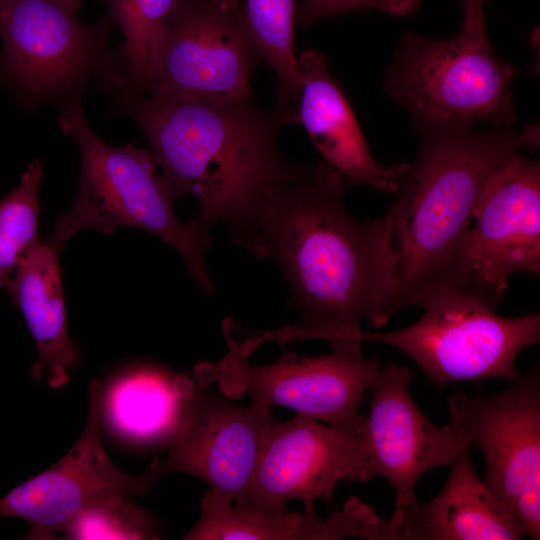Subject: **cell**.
Masks as SVG:
<instances>
[{"label": "cell", "mask_w": 540, "mask_h": 540, "mask_svg": "<svg viewBox=\"0 0 540 540\" xmlns=\"http://www.w3.org/2000/svg\"><path fill=\"white\" fill-rule=\"evenodd\" d=\"M349 185L322 160L262 203L239 245L280 267L301 324L249 339L252 347L318 338L332 350L362 353L361 323L380 328L397 313L390 217L355 220L344 204Z\"/></svg>", "instance_id": "6da1fadb"}, {"label": "cell", "mask_w": 540, "mask_h": 540, "mask_svg": "<svg viewBox=\"0 0 540 540\" xmlns=\"http://www.w3.org/2000/svg\"><path fill=\"white\" fill-rule=\"evenodd\" d=\"M118 108L148 139L176 199L193 196L208 228L222 222L239 244L265 199L296 179L305 164L278 148L283 127L298 113L257 108L252 99L196 100L145 94L114 95Z\"/></svg>", "instance_id": "7a4b0ae2"}, {"label": "cell", "mask_w": 540, "mask_h": 540, "mask_svg": "<svg viewBox=\"0 0 540 540\" xmlns=\"http://www.w3.org/2000/svg\"><path fill=\"white\" fill-rule=\"evenodd\" d=\"M419 148L408 163L386 213L397 256V312L416 305L418 295L447 268L469 228L490 177L523 148L536 150V124L517 131L496 128L417 130Z\"/></svg>", "instance_id": "3957f363"}, {"label": "cell", "mask_w": 540, "mask_h": 540, "mask_svg": "<svg viewBox=\"0 0 540 540\" xmlns=\"http://www.w3.org/2000/svg\"><path fill=\"white\" fill-rule=\"evenodd\" d=\"M60 129L78 144L81 155L79 192L68 212L58 216L49 243L58 251L81 230L107 234L119 227H133L161 238L184 259L198 285L213 294L205 255L212 245L210 228L196 217L177 219L174 190L158 172L150 150L134 144L113 147L93 132L81 101L61 108Z\"/></svg>", "instance_id": "277c9868"}, {"label": "cell", "mask_w": 540, "mask_h": 540, "mask_svg": "<svg viewBox=\"0 0 540 540\" xmlns=\"http://www.w3.org/2000/svg\"><path fill=\"white\" fill-rule=\"evenodd\" d=\"M109 19L81 22L53 0H0V83L23 107L81 101L92 85L127 88L124 46H108Z\"/></svg>", "instance_id": "5b68a950"}, {"label": "cell", "mask_w": 540, "mask_h": 540, "mask_svg": "<svg viewBox=\"0 0 540 540\" xmlns=\"http://www.w3.org/2000/svg\"><path fill=\"white\" fill-rule=\"evenodd\" d=\"M517 68L500 60L488 35L460 32L429 39L405 32L384 80L386 93L417 130L473 128L482 122L510 128L517 121L512 82Z\"/></svg>", "instance_id": "8992f818"}, {"label": "cell", "mask_w": 540, "mask_h": 540, "mask_svg": "<svg viewBox=\"0 0 540 540\" xmlns=\"http://www.w3.org/2000/svg\"><path fill=\"white\" fill-rule=\"evenodd\" d=\"M416 305L424 311L413 324L362 334L407 355L436 385L491 378L515 380V361L540 341V316L503 317L483 298L445 282L427 285Z\"/></svg>", "instance_id": "52a82bcc"}, {"label": "cell", "mask_w": 540, "mask_h": 540, "mask_svg": "<svg viewBox=\"0 0 540 540\" xmlns=\"http://www.w3.org/2000/svg\"><path fill=\"white\" fill-rule=\"evenodd\" d=\"M517 272L540 273V161L520 153L490 177L469 228L432 283L452 284L495 308Z\"/></svg>", "instance_id": "ba28073f"}, {"label": "cell", "mask_w": 540, "mask_h": 540, "mask_svg": "<svg viewBox=\"0 0 540 540\" xmlns=\"http://www.w3.org/2000/svg\"><path fill=\"white\" fill-rule=\"evenodd\" d=\"M505 390L449 399V423L486 462L484 483L525 534L540 538V371L533 367Z\"/></svg>", "instance_id": "9c48e42d"}, {"label": "cell", "mask_w": 540, "mask_h": 540, "mask_svg": "<svg viewBox=\"0 0 540 540\" xmlns=\"http://www.w3.org/2000/svg\"><path fill=\"white\" fill-rule=\"evenodd\" d=\"M259 62L241 4L224 7L212 0H179L167 20L148 94L250 100Z\"/></svg>", "instance_id": "30bf717a"}, {"label": "cell", "mask_w": 540, "mask_h": 540, "mask_svg": "<svg viewBox=\"0 0 540 540\" xmlns=\"http://www.w3.org/2000/svg\"><path fill=\"white\" fill-rule=\"evenodd\" d=\"M229 347L218 364H211L213 380L228 398L249 395L253 403L283 406L332 427L362 431L365 416L359 408L381 368L376 357L343 350L318 357L287 352L273 364L256 366L234 345Z\"/></svg>", "instance_id": "8fae6325"}, {"label": "cell", "mask_w": 540, "mask_h": 540, "mask_svg": "<svg viewBox=\"0 0 540 540\" xmlns=\"http://www.w3.org/2000/svg\"><path fill=\"white\" fill-rule=\"evenodd\" d=\"M211 364L187 372L181 413L170 437L164 473L186 472L207 482L213 493L239 505L255 469L270 407H241L212 392Z\"/></svg>", "instance_id": "7c38bea8"}, {"label": "cell", "mask_w": 540, "mask_h": 540, "mask_svg": "<svg viewBox=\"0 0 540 540\" xmlns=\"http://www.w3.org/2000/svg\"><path fill=\"white\" fill-rule=\"evenodd\" d=\"M373 478L362 431L321 424L296 413L267 427L262 448L241 503L235 507L281 514L285 503L329 501L338 482Z\"/></svg>", "instance_id": "4fadbf2b"}, {"label": "cell", "mask_w": 540, "mask_h": 540, "mask_svg": "<svg viewBox=\"0 0 540 540\" xmlns=\"http://www.w3.org/2000/svg\"><path fill=\"white\" fill-rule=\"evenodd\" d=\"M99 382L89 385V410L84 429L69 451L53 466L11 490L0 499V518L29 522L28 539H54L77 514L109 499H129L147 493L164 474L155 459L142 474L121 470L101 441Z\"/></svg>", "instance_id": "5bb4252c"}, {"label": "cell", "mask_w": 540, "mask_h": 540, "mask_svg": "<svg viewBox=\"0 0 540 540\" xmlns=\"http://www.w3.org/2000/svg\"><path fill=\"white\" fill-rule=\"evenodd\" d=\"M410 381L404 365L381 367L369 387L362 428L372 476L384 477L395 489L394 511L417 500L416 485L425 473L472 449L450 423L437 427L428 420L410 395Z\"/></svg>", "instance_id": "9a60e30c"}, {"label": "cell", "mask_w": 540, "mask_h": 540, "mask_svg": "<svg viewBox=\"0 0 540 540\" xmlns=\"http://www.w3.org/2000/svg\"><path fill=\"white\" fill-rule=\"evenodd\" d=\"M298 58V120L323 160L349 184L395 193L408 163L380 164L372 155L325 54L308 48Z\"/></svg>", "instance_id": "2e32d148"}, {"label": "cell", "mask_w": 540, "mask_h": 540, "mask_svg": "<svg viewBox=\"0 0 540 540\" xmlns=\"http://www.w3.org/2000/svg\"><path fill=\"white\" fill-rule=\"evenodd\" d=\"M201 516L187 533L188 540H399L394 516L383 519L368 504L350 497L342 510L320 519L314 504L303 512L267 514L232 506L212 491L202 498Z\"/></svg>", "instance_id": "e0dca14e"}, {"label": "cell", "mask_w": 540, "mask_h": 540, "mask_svg": "<svg viewBox=\"0 0 540 540\" xmlns=\"http://www.w3.org/2000/svg\"><path fill=\"white\" fill-rule=\"evenodd\" d=\"M471 449L450 464L445 485L432 500L394 511L399 540H518L525 534L507 505L481 480Z\"/></svg>", "instance_id": "ac0fdd59"}, {"label": "cell", "mask_w": 540, "mask_h": 540, "mask_svg": "<svg viewBox=\"0 0 540 540\" xmlns=\"http://www.w3.org/2000/svg\"><path fill=\"white\" fill-rule=\"evenodd\" d=\"M58 250L38 241L21 260L5 288L20 308L37 348L31 379L46 378L49 387L66 385L80 361L77 345L67 332Z\"/></svg>", "instance_id": "d6986e66"}, {"label": "cell", "mask_w": 540, "mask_h": 540, "mask_svg": "<svg viewBox=\"0 0 540 540\" xmlns=\"http://www.w3.org/2000/svg\"><path fill=\"white\" fill-rule=\"evenodd\" d=\"M187 372L179 375L156 367H139L112 380L99 392V412L110 430L137 444H166L177 425Z\"/></svg>", "instance_id": "ffe728a7"}, {"label": "cell", "mask_w": 540, "mask_h": 540, "mask_svg": "<svg viewBox=\"0 0 540 540\" xmlns=\"http://www.w3.org/2000/svg\"><path fill=\"white\" fill-rule=\"evenodd\" d=\"M246 28L276 75V108L297 112L301 72L295 53V0H242Z\"/></svg>", "instance_id": "44dd1931"}, {"label": "cell", "mask_w": 540, "mask_h": 540, "mask_svg": "<svg viewBox=\"0 0 540 540\" xmlns=\"http://www.w3.org/2000/svg\"><path fill=\"white\" fill-rule=\"evenodd\" d=\"M179 0H108L110 18L122 31L128 66L126 94L148 93L167 20ZM118 94V93H117Z\"/></svg>", "instance_id": "7402d4cb"}, {"label": "cell", "mask_w": 540, "mask_h": 540, "mask_svg": "<svg viewBox=\"0 0 540 540\" xmlns=\"http://www.w3.org/2000/svg\"><path fill=\"white\" fill-rule=\"evenodd\" d=\"M43 167L34 160L19 184L0 200V287H5L21 260L38 241L39 189Z\"/></svg>", "instance_id": "603a6c76"}, {"label": "cell", "mask_w": 540, "mask_h": 540, "mask_svg": "<svg viewBox=\"0 0 540 540\" xmlns=\"http://www.w3.org/2000/svg\"><path fill=\"white\" fill-rule=\"evenodd\" d=\"M63 539H152L146 513L128 502L115 498L89 506L61 530Z\"/></svg>", "instance_id": "cb8c5ba5"}, {"label": "cell", "mask_w": 540, "mask_h": 540, "mask_svg": "<svg viewBox=\"0 0 540 540\" xmlns=\"http://www.w3.org/2000/svg\"><path fill=\"white\" fill-rule=\"evenodd\" d=\"M420 0H303L298 13L300 27H307L318 18H330L359 10H378L405 16L416 12Z\"/></svg>", "instance_id": "d4e9b609"}, {"label": "cell", "mask_w": 540, "mask_h": 540, "mask_svg": "<svg viewBox=\"0 0 540 540\" xmlns=\"http://www.w3.org/2000/svg\"><path fill=\"white\" fill-rule=\"evenodd\" d=\"M462 5L463 20L461 31L471 36L487 34L483 5L485 0H459Z\"/></svg>", "instance_id": "484cf974"}, {"label": "cell", "mask_w": 540, "mask_h": 540, "mask_svg": "<svg viewBox=\"0 0 540 540\" xmlns=\"http://www.w3.org/2000/svg\"><path fill=\"white\" fill-rule=\"evenodd\" d=\"M53 1L75 14L82 2V0H53Z\"/></svg>", "instance_id": "4316f807"}, {"label": "cell", "mask_w": 540, "mask_h": 540, "mask_svg": "<svg viewBox=\"0 0 540 540\" xmlns=\"http://www.w3.org/2000/svg\"><path fill=\"white\" fill-rule=\"evenodd\" d=\"M212 1L224 7H236V6H239L242 2V0H212Z\"/></svg>", "instance_id": "83f0119b"}]
</instances>
